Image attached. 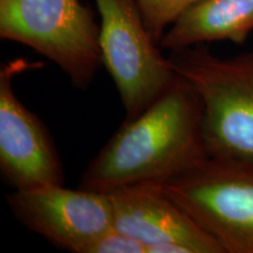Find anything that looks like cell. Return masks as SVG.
<instances>
[{
	"label": "cell",
	"mask_w": 253,
	"mask_h": 253,
	"mask_svg": "<svg viewBox=\"0 0 253 253\" xmlns=\"http://www.w3.org/2000/svg\"><path fill=\"white\" fill-rule=\"evenodd\" d=\"M0 38L54 62L80 90L103 66L100 24L80 0H0Z\"/></svg>",
	"instance_id": "3"
},
{
	"label": "cell",
	"mask_w": 253,
	"mask_h": 253,
	"mask_svg": "<svg viewBox=\"0 0 253 253\" xmlns=\"http://www.w3.org/2000/svg\"><path fill=\"white\" fill-rule=\"evenodd\" d=\"M95 1L103 67L119 91L126 119H134L169 89L178 75L148 30L137 0Z\"/></svg>",
	"instance_id": "5"
},
{
	"label": "cell",
	"mask_w": 253,
	"mask_h": 253,
	"mask_svg": "<svg viewBox=\"0 0 253 253\" xmlns=\"http://www.w3.org/2000/svg\"><path fill=\"white\" fill-rule=\"evenodd\" d=\"M156 185L212 236L224 253H253V160L208 156Z\"/></svg>",
	"instance_id": "4"
},
{
	"label": "cell",
	"mask_w": 253,
	"mask_h": 253,
	"mask_svg": "<svg viewBox=\"0 0 253 253\" xmlns=\"http://www.w3.org/2000/svg\"><path fill=\"white\" fill-rule=\"evenodd\" d=\"M198 1L199 0H137L145 25L158 43L173 21Z\"/></svg>",
	"instance_id": "10"
},
{
	"label": "cell",
	"mask_w": 253,
	"mask_h": 253,
	"mask_svg": "<svg viewBox=\"0 0 253 253\" xmlns=\"http://www.w3.org/2000/svg\"><path fill=\"white\" fill-rule=\"evenodd\" d=\"M7 204L21 225L72 253H87L113 229V205L107 192L63 184L14 190Z\"/></svg>",
	"instance_id": "7"
},
{
	"label": "cell",
	"mask_w": 253,
	"mask_h": 253,
	"mask_svg": "<svg viewBox=\"0 0 253 253\" xmlns=\"http://www.w3.org/2000/svg\"><path fill=\"white\" fill-rule=\"evenodd\" d=\"M87 253H147V249L138 240L113 227L95 240Z\"/></svg>",
	"instance_id": "11"
},
{
	"label": "cell",
	"mask_w": 253,
	"mask_h": 253,
	"mask_svg": "<svg viewBox=\"0 0 253 253\" xmlns=\"http://www.w3.org/2000/svg\"><path fill=\"white\" fill-rule=\"evenodd\" d=\"M168 59L201 96L209 156L253 160V52L220 58L198 45Z\"/></svg>",
	"instance_id": "2"
},
{
	"label": "cell",
	"mask_w": 253,
	"mask_h": 253,
	"mask_svg": "<svg viewBox=\"0 0 253 253\" xmlns=\"http://www.w3.org/2000/svg\"><path fill=\"white\" fill-rule=\"evenodd\" d=\"M113 227L142 243L147 253H224L181 205L154 183L109 192Z\"/></svg>",
	"instance_id": "8"
},
{
	"label": "cell",
	"mask_w": 253,
	"mask_h": 253,
	"mask_svg": "<svg viewBox=\"0 0 253 253\" xmlns=\"http://www.w3.org/2000/svg\"><path fill=\"white\" fill-rule=\"evenodd\" d=\"M31 67L26 59L0 67V175L13 190L65 184L61 158L48 130L15 94L14 79Z\"/></svg>",
	"instance_id": "6"
},
{
	"label": "cell",
	"mask_w": 253,
	"mask_h": 253,
	"mask_svg": "<svg viewBox=\"0 0 253 253\" xmlns=\"http://www.w3.org/2000/svg\"><path fill=\"white\" fill-rule=\"evenodd\" d=\"M253 31V0H199L168 28L160 41L170 52L216 41L243 45Z\"/></svg>",
	"instance_id": "9"
},
{
	"label": "cell",
	"mask_w": 253,
	"mask_h": 253,
	"mask_svg": "<svg viewBox=\"0 0 253 253\" xmlns=\"http://www.w3.org/2000/svg\"><path fill=\"white\" fill-rule=\"evenodd\" d=\"M204 107L184 78L134 119H126L82 173L79 188L109 192L125 186L161 184L209 156Z\"/></svg>",
	"instance_id": "1"
}]
</instances>
